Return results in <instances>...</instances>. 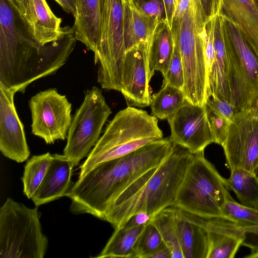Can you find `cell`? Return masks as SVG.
<instances>
[{"instance_id": "1", "label": "cell", "mask_w": 258, "mask_h": 258, "mask_svg": "<svg viewBox=\"0 0 258 258\" xmlns=\"http://www.w3.org/2000/svg\"><path fill=\"white\" fill-rule=\"evenodd\" d=\"M173 148L169 138H162L121 157L97 164L78 178L67 194L72 201L70 210L104 220L117 198L141 175L163 162Z\"/></svg>"}, {"instance_id": "2", "label": "cell", "mask_w": 258, "mask_h": 258, "mask_svg": "<svg viewBox=\"0 0 258 258\" xmlns=\"http://www.w3.org/2000/svg\"><path fill=\"white\" fill-rule=\"evenodd\" d=\"M192 155L187 150L174 145L163 162L141 175L117 198L104 220L115 229L139 213L145 212L152 219L173 206Z\"/></svg>"}, {"instance_id": "3", "label": "cell", "mask_w": 258, "mask_h": 258, "mask_svg": "<svg viewBox=\"0 0 258 258\" xmlns=\"http://www.w3.org/2000/svg\"><path fill=\"white\" fill-rule=\"evenodd\" d=\"M163 137L156 117L145 110L127 106L118 111L107 124L80 167L79 178L98 163L124 156Z\"/></svg>"}, {"instance_id": "4", "label": "cell", "mask_w": 258, "mask_h": 258, "mask_svg": "<svg viewBox=\"0 0 258 258\" xmlns=\"http://www.w3.org/2000/svg\"><path fill=\"white\" fill-rule=\"evenodd\" d=\"M207 21L199 1L190 0L178 35L173 39L183 68L182 91L187 101L200 106L205 105L210 98L206 55Z\"/></svg>"}, {"instance_id": "5", "label": "cell", "mask_w": 258, "mask_h": 258, "mask_svg": "<svg viewBox=\"0 0 258 258\" xmlns=\"http://www.w3.org/2000/svg\"><path fill=\"white\" fill-rule=\"evenodd\" d=\"M229 190L226 178L204 152L198 153L192 155L173 206L205 219L224 218V206L232 197Z\"/></svg>"}, {"instance_id": "6", "label": "cell", "mask_w": 258, "mask_h": 258, "mask_svg": "<svg viewBox=\"0 0 258 258\" xmlns=\"http://www.w3.org/2000/svg\"><path fill=\"white\" fill-rule=\"evenodd\" d=\"M47 245L37 208L7 198L0 208V257L43 258Z\"/></svg>"}, {"instance_id": "7", "label": "cell", "mask_w": 258, "mask_h": 258, "mask_svg": "<svg viewBox=\"0 0 258 258\" xmlns=\"http://www.w3.org/2000/svg\"><path fill=\"white\" fill-rule=\"evenodd\" d=\"M223 24L229 102L242 111L258 103V57L234 24L225 18Z\"/></svg>"}, {"instance_id": "8", "label": "cell", "mask_w": 258, "mask_h": 258, "mask_svg": "<svg viewBox=\"0 0 258 258\" xmlns=\"http://www.w3.org/2000/svg\"><path fill=\"white\" fill-rule=\"evenodd\" d=\"M99 43L94 53L97 80L101 88L120 91L125 55L123 39L124 0H100Z\"/></svg>"}, {"instance_id": "9", "label": "cell", "mask_w": 258, "mask_h": 258, "mask_svg": "<svg viewBox=\"0 0 258 258\" xmlns=\"http://www.w3.org/2000/svg\"><path fill=\"white\" fill-rule=\"evenodd\" d=\"M111 113L100 89L93 86L86 92L83 103L72 118L63 150V155L74 167L89 155Z\"/></svg>"}, {"instance_id": "10", "label": "cell", "mask_w": 258, "mask_h": 258, "mask_svg": "<svg viewBox=\"0 0 258 258\" xmlns=\"http://www.w3.org/2000/svg\"><path fill=\"white\" fill-rule=\"evenodd\" d=\"M221 146L230 170L240 168L258 175V103L235 114Z\"/></svg>"}, {"instance_id": "11", "label": "cell", "mask_w": 258, "mask_h": 258, "mask_svg": "<svg viewBox=\"0 0 258 258\" xmlns=\"http://www.w3.org/2000/svg\"><path fill=\"white\" fill-rule=\"evenodd\" d=\"M31 113L32 133L47 144L64 140L71 125L72 104L66 95L56 89L40 91L29 101Z\"/></svg>"}, {"instance_id": "12", "label": "cell", "mask_w": 258, "mask_h": 258, "mask_svg": "<svg viewBox=\"0 0 258 258\" xmlns=\"http://www.w3.org/2000/svg\"><path fill=\"white\" fill-rule=\"evenodd\" d=\"M167 121L170 128L169 139L174 146L195 154L204 152L214 143L206 104L194 105L186 100Z\"/></svg>"}, {"instance_id": "13", "label": "cell", "mask_w": 258, "mask_h": 258, "mask_svg": "<svg viewBox=\"0 0 258 258\" xmlns=\"http://www.w3.org/2000/svg\"><path fill=\"white\" fill-rule=\"evenodd\" d=\"M149 42L138 44L125 52L120 92L127 106L145 107L151 104L148 59Z\"/></svg>"}, {"instance_id": "14", "label": "cell", "mask_w": 258, "mask_h": 258, "mask_svg": "<svg viewBox=\"0 0 258 258\" xmlns=\"http://www.w3.org/2000/svg\"><path fill=\"white\" fill-rule=\"evenodd\" d=\"M16 93L0 83V150L7 158L21 163L28 159L30 152L14 104Z\"/></svg>"}, {"instance_id": "15", "label": "cell", "mask_w": 258, "mask_h": 258, "mask_svg": "<svg viewBox=\"0 0 258 258\" xmlns=\"http://www.w3.org/2000/svg\"><path fill=\"white\" fill-rule=\"evenodd\" d=\"M74 166L64 155H52V159L39 187L31 198L37 207L66 196L73 184Z\"/></svg>"}, {"instance_id": "16", "label": "cell", "mask_w": 258, "mask_h": 258, "mask_svg": "<svg viewBox=\"0 0 258 258\" xmlns=\"http://www.w3.org/2000/svg\"><path fill=\"white\" fill-rule=\"evenodd\" d=\"M174 208L184 258H207L209 238L205 219Z\"/></svg>"}, {"instance_id": "17", "label": "cell", "mask_w": 258, "mask_h": 258, "mask_svg": "<svg viewBox=\"0 0 258 258\" xmlns=\"http://www.w3.org/2000/svg\"><path fill=\"white\" fill-rule=\"evenodd\" d=\"M205 220L209 238L207 258H233L242 245L244 232L224 218Z\"/></svg>"}, {"instance_id": "18", "label": "cell", "mask_w": 258, "mask_h": 258, "mask_svg": "<svg viewBox=\"0 0 258 258\" xmlns=\"http://www.w3.org/2000/svg\"><path fill=\"white\" fill-rule=\"evenodd\" d=\"M219 15L239 29L258 57V10L252 0H222Z\"/></svg>"}, {"instance_id": "19", "label": "cell", "mask_w": 258, "mask_h": 258, "mask_svg": "<svg viewBox=\"0 0 258 258\" xmlns=\"http://www.w3.org/2000/svg\"><path fill=\"white\" fill-rule=\"evenodd\" d=\"M224 18L215 17L214 32V59L208 74L209 97L229 102L227 55L225 44Z\"/></svg>"}, {"instance_id": "20", "label": "cell", "mask_w": 258, "mask_h": 258, "mask_svg": "<svg viewBox=\"0 0 258 258\" xmlns=\"http://www.w3.org/2000/svg\"><path fill=\"white\" fill-rule=\"evenodd\" d=\"M76 12L73 30L77 41L95 53L100 34V0H75Z\"/></svg>"}, {"instance_id": "21", "label": "cell", "mask_w": 258, "mask_h": 258, "mask_svg": "<svg viewBox=\"0 0 258 258\" xmlns=\"http://www.w3.org/2000/svg\"><path fill=\"white\" fill-rule=\"evenodd\" d=\"M159 22L139 9L132 0H124L123 30L125 50L149 42Z\"/></svg>"}, {"instance_id": "22", "label": "cell", "mask_w": 258, "mask_h": 258, "mask_svg": "<svg viewBox=\"0 0 258 258\" xmlns=\"http://www.w3.org/2000/svg\"><path fill=\"white\" fill-rule=\"evenodd\" d=\"M31 11L27 30L32 39L42 46L57 40L62 33L61 19L53 14L46 1L32 0Z\"/></svg>"}, {"instance_id": "23", "label": "cell", "mask_w": 258, "mask_h": 258, "mask_svg": "<svg viewBox=\"0 0 258 258\" xmlns=\"http://www.w3.org/2000/svg\"><path fill=\"white\" fill-rule=\"evenodd\" d=\"M174 43L171 29L166 21L159 22L148 46L149 79L155 71L164 77L168 71L174 51Z\"/></svg>"}, {"instance_id": "24", "label": "cell", "mask_w": 258, "mask_h": 258, "mask_svg": "<svg viewBox=\"0 0 258 258\" xmlns=\"http://www.w3.org/2000/svg\"><path fill=\"white\" fill-rule=\"evenodd\" d=\"M147 224L115 228L104 248L96 257H134V245Z\"/></svg>"}, {"instance_id": "25", "label": "cell", "mask_w": 258, "mask_h": 258, "mask_svg": "<svg viewBox=\"0 0 258 258\" xmlns=\"http://www.w3.org/2000/svg\"><path fill=\"white\" fill-rule=\"evenodd\" d=\"M230 172L226 179L229 190L234 192L241 204L258 209V175L240 168Z\"/></svg>"}, {"instance_id": "26", "label": "cell", "mask_w": 258, "mask_h": 258, "mask_svg": "<svg viewBox=\"0 0 258 258\" xmlns=\"http://www.w3.org/2000/svg\"><path fill=\"white\" fill-rule=\"evenodd\" d=\"M186 100L182 90L168 83L152 98L150 104L152 114L160 119H167L174 114Z\"/></svg>"}, {"instance_id": "27", "label": "cell", "mask_w": 258, "mask_h": 258, "mask_svg": "<svg viewBox=\"0 0 258 258\" xmlns=\"http://www.w3.org/2000/svg\"><path fill=\"white\" fill-rule=\"evenodd\" d=\"M151 222L160 234L171 258H184L178 238L174 207L164 209L154 216Z\"/></svg>"}, {"instance_id": "28", "label": "cell", "mask_w": 258, "mask_h": 258, "mask_svg": "<svg viewBox=\"0 0 258 258\" xmlns=\"http://www.w3.org/2000/svg\"><path fill=\"white\" fill-rule=\"evenodd\" d=\"M52 159V155H34L27 160L24 167L22 181L24 194L31 199L41 183Z\"/></svg>"}, {"instance_id": "29", "label": "cell", "mask_w": 258, "mask_h": 258, "mask_svg": "<svg viewBox=\"0 0 258 258\" xmlns=\"http://www.w3.org/2000/svg\"><path fill=\"white\" fill-rule=\"evenodd\" d=\"M224 218L241 227L258 226V209L244 206L232 197L224 206Z\"/></svg>"}, {"instance_id": "30", "label": "cell", "mask_w": 258, "mask_h": 258, "mask_svg": "<svg viewBox=\"0 0 258 258\" xmlns=\"http://www.w3.org/2000/svg\"><path fill=\"white\" fill-rule=\"evenodd\" d=\"M156 227L150 222L144 228L134 246V257L149 258L163 243Z\"/></svg>"}, {"instance_id": "31", "label": "cell", "mask_w": 258, "mask_h": 258, "mask_svg": "<svg viewBox=\"0 0 258 258\" xmlns=\"http://www.w3.org/2000/svg\"><path fill=\"white\" fill-rule=\"evenodd\" d=\"M168 83L183 90L184 84L183 68L178 48L174 44L173 55L163 84Z\"/></svg>"}, {"instance_id": "32", "label": "cell", "mask_w": 258, "mask_h": 258, "mask_svg": "<svg viewBox=\"0 0 258 258\" xmlns=\"http://www.w3.org/2000/svg\"><path fill=\"white\" fill-rule=\"evenodd\" d=\"M207 108L214 143L222 146L227 137L228 128L231 121L226 118L212 112L207 107Z\"/></svg>"}, {"instance_id": "33", "label": "cell", "mask_w": 258, "mask_h": 258, "mask_svg": "<svg viewBox=\"0 0 258 258\" xmlns=\"http://www.w3.org/2000/svg\"><path fill=\"white\" fill-rule=\"evenodd\" d=\"M132 1L139 9L157 20L159 22L166 21L163 0H132Z\"/></svg>"}, {"instance_id": "34", "label": "cell", "mask_w": 258, "mask_h": 258, "mask_svg": "<svg viewBox=\"0 0 258 258\" xmlns=\"http://www.w3.org/2000/svg\"><path fill=\"white\" fill-rule=\"evenodd\" d=\"M207 108L232 122L235 114L238 112L228 101L214 97H210L206 102Z\"/></svg>"}, {"instance_id": "35", "label": "cell", "mask_w": 258, "mask_h": 258, "mask_svg": "<svg viewBox=\"0 0 258 258\" xmlns=\"http://www.w3.org/2000/svg\"><path fill=\"white\" fill-rule=\"evenodd\" d=\"M190 1L177 0L175 11L171 28L173 39L178 35L181 19L189 6Z\"/></svg>"}, {"instance_id": "36", "label": "cell", "mask_w": 258, "mask_h": 258, "mask_svg": "<svg viewBox=\"0 0 258 258\" xmlns=\"http://www.w3.org/2000/svg\"><path fill=\"white\" fill-rule=\"evenodd\" d=\"M206 20L219 15L222 0H198Z\"/></svg>"}, {"instance_id": "37", "label": "cell", "mask_w": 258, "mask_h": 258, "mask_svg": "<svg viewBox=\"0 0 258 258\" xmlns=\"http://www.w3.org/2000/svg\"><path fill=\"white\" fill-rule=\"evenodd\" d=\"M31 1L32 0H15L17 11L26 28H27L31 20Z\"/></svg>"}, {"instance_id": "38", "label": "cell", "mask_w": 258, "mask_h": 258, "mask_svg": "<svg viewBox=\"0 0 258 258\" xmlns=\"http://www.w3.org/2000/svg\"><path fill=\"white\" fill-rule=\"evenodd\" d=\"M151 220V217L147 213L142 212L133 216L122 226L131 227L145 225L150 223Z\"/></svg>"}, {"instance_id": "39", "label": "cell", "mask_w": 258, "mask_h": 258, "mask_svg": "<svg viewBox=\"0 0 258 258\" xmlns=\"http://www.w3.org/2000/svg\"><path fill=\"white\" fill-rule=\"evenodd\" d=\"M166 17V21L170 29L172 27L177 0H163Z\"/></svg>"}, {"instance_id": "40", "label": "cell", "mask_w": 258, "mask_h": 258, "mask_svg": "<svg viewBox=\"0 0 258 258\" xmlns=\"http://www.w3.org/2000/svg\"><path fill=\"white\" fill-rule=\"evenodd\" d=\"M149 258H171L170 251L166 245L163 243Z\"/></svg>"}, {"instance_id": "41", "label": "cell", "mask_w": 258, "mask_h": 258, "mask_svg": "<svg viewBox=\"0 0 258 258\" xmlns=\"http://www.w3.org/2000/svg\"><path fill=\"white\" fill-rule=\"evenodd\" d=\"M59 4L67 13H71L73 16L76 12L75 0H54Z\"/></svg>"}, {"instance_id": "42", "label": "cell", "mask_w": 258, "mask_h": 258, "mask_svg": "<svg viewBox=\"0 0 258 258\" xmlns=\"http://www.w3.org/2000/svg\"><path fill=\"white\" fill-rule=\"evenodd\" d=\"M240 228L246 232H251L258 234V226H249Z\"/></svg>"}, {"instance_id": "43", "label": "cell", "mask_w": 258, "mask_h": 258, "mask_svg": "<svg viewBox=\"0 0 258 258\" xmlns=\"http://www.w3.org/2000/svg\"><path fill=\"white\" fill-rule=\"evenodd\" d=\"M8 3L15 10L17 11V6L15 0H6Z\"/></svg>"}, {"instance_id": "44", "label": "cell", "mask_w": 258, "mask_h": 258, "mask_svg": "<svg viewBox=\"0 0 258 258\" xmlns=\"http://www.w3.org/2000/svg\"><path fill=\"white\" fill-rule=\"evenodd\" d=\"M252 1L258 10V0H252Z\"/></svg>"}, {"instance_id": "45", "label": "cell", "mask_w": 258, "mask_h": 258, "mask_svg": "<svg viewBox=\"0 0 258 258\" xmlns=\"http://www.w3.org/2000/svg\"><path fill=\"white\" fill-rule=\"evenodd\" d=\"M124 1H128V0H124Z\"/></svg>"}]
</instances>
